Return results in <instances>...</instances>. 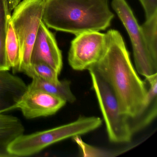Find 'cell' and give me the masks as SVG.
<instances>
[{"label": "cell", "mask_w": 157, "mask_h": 157, "mask_svg": "<svg viewBox=\"0 0 157 157\" xmlns=\"http://www.w3.org/2000/svg\"><path fill=\"white\" fill-rule=\"evenodd\" d=\"M90 69L95 71L109 84L123 114L129 118L139 114L147 88L134 68L123 36L118 31H107L102 54Z\"/></svg>", "instance_id": "6da1fadb"}, {"label": "cell", "mask_w": 157, "mask_h": 157, "mask_svg": "<svg viewBox=\"0 0 157 157\" xmlns=\"http://www.w3.org/2000/svg\"><path fill=\"white\" fill-rule=\"evenodd\" d=\"M114 17L108 0H45L42 21L48 28L76 36L105 30Z\"/></svg>", "instance_id": "7a4b0ae2"}, {"label": "cell", "mask_w": 157, "mask_h": 157, "mask_svg": "<svg viewBox=\"0 0 157 157\" xmlns=\"http://www.w3.org/2000/svg\"><path fill=\"white\" fill-rule=\"evenodd\" d=\"M102 123L101 118L97 117H80L69 124L30 135H22L10 144L9 151L14 157L32 156L61 140L96 130Z\"/></svg>", "instance_id": "3957f363"}, {"label": "cell", "mask_w": 157, "mask_h": 157, "mask_svg": "<svg viewBox=\"0 0 157 157\" xmlns=\"http://www.w3.org/2000/svg\"><path fill=\"white\" fill-rule=\"evenodd\" d=\"M45 1L23 0L13 9L11 21L20 48L17 72L23 73L31 65V54L42 21Z\"/></svg>", "instance_id": "277c9868"}, {"label": "cell", "mask_w": 157, "mask_h": 157, "mask_svg": "<svg viewBox=\"0 0 157 157\" xmlns=\"http://www.w3.org/2000/svg\"><path fill=\"white\" fill-rule=\"evenodd\" d=\"M94 91L111 142L121 144L131 141L129 117L123 114L116 97L109 84L92 69L89 70Z\"/></svg>", "instance_id": "5b68a950"}, {"label": "cell", "mask_w": 157, "mask_h": 157, "mask_svg": "<svg viewBox=\"0 0 157 157\" xmlns=\"http://www.w3.org/2000/svg\"><path fill=\"white\" fill-rule=\"evenodd\" d=\"M112 6L125 28L133 48L136 70L145 78L157 73V61L147 47L140 25L126 0H113Z\"/></svg>", "instance_id": "8992f818"}, {"label": "cell", "mask_w": 157, "mask_h": 157, "mask_svg": "<svg viewBox=\"0 0 157 157\" xmlns=\"http://www.w3.org/2000/svg\"><path fill=\"white\" fill-rule=\"evenodd\" d=\"M105 33L86 32L76 35L71 44L68 60L77 71L89 70L101 57L105 44Z\"/></svg>", "instance_id": "52a82bcc"}, {"label": "cell", "mask_w": 157, "mask_h": 157, "mask_svg": "<svg viewBox=\"0 0 157 157\" xmlns=\"http://www.w3.org/2000/svg\"><path fill=\"white\" fill-rule=\"evenodd\" d=\"M62 98L39 89L27 90L18 105L27 119L55 114L66 105Z\"/></svg>", "instance_id": "ba28073f"}, {"label": "cell", "mask_w": 157, "mask_h": 157, "mask_svg": "<svg viewBox=\"0 0 157 157\" xmlns=\"http://www.w3.org/2000/svg\"><path fill=\"white\" fill-rule=\"evenodd\" d=\"M42 62L53 68L59 74L63 67L62 53L53 33L41 22L33 47L31 63Z\"/></svg>", "instance_id": "9c48e42d"}, {"label": "cell", "mask_w": 157, "mask_h": 157, "mask_svg": "<svg viewBox=\"0 0 157 157\" xmlns=\"http://www.w3.org/2000/svg\"><path fill=\"white\" fill-rule=\"evenodd\" d=\"M27 86L21 78L9 71H0V114L18 108Z\"/></svg>", "instance_id": "30bf717a"}, {"label": "cell", "mask_w": 157, "mask_h": 157, "mask_svg": "<svg viewBox=\"0 0 157 157\" xmlns=\"http://www.w3.org/2000/svg\"><path fill=\"white\" fill-rule=\"evenodd\" d=\"M24 132V126L19 118L0 114V157H14L9 151V147Z\"/></svg>", "instance_id": "8fae6325"}, {"label": "cell", "mask_w": 157, "mask_h": 157, "mask_svg": "<svg viewBox=\"0 0 157 157\" xmlns=\"http://www.w3.org/2000/svg\"><path fill=\"white\" fill-rule=\"evenodd\" d=\"M32 82L27 86L29 89H39L58 96L71 103L76 101V98L71 89V82L68 80L59 81L58 82H49L36 77L32 78Z\"/></svg>", "instance_id": "7c38bea8"}, {"label": "cell", "mask_w": 157, "mask_h": 157, "mask_svg": "<svg viewBox=\"0 0 157 157\" xmlns=\"http://www.w3.org/2000/svg\"><path fill=\"white\" fill-rule=\"evenodd\" d=\"M11 12L8 0H0V71H9V65L5 49V40Z\"/></svg>", "instance_id": "4fadbf2b"}, {"label": "cell", "mask_w": 157, "mask_h": 157, "mask_svg": "<svg viewBox=\"0 0 157 157\" xmlns=\"http://www.w3.org/2000/svg\"><path fill=\"white\" fill-rule=\"evenodd\" d=\"M5 49L10 67L12 68L13 71L17 72L20 63V45L11 20L6 35Z\"/></svg>", "instance_id": "5bb4252c"}, {"label": "cell", "mask_w": 157, "mask_h": 157, "mask_svg": "<svg viewBox=\"0 0 157 157\" xmlns=\"http://www.w3.org/2000/svg\"><path fill=\"white\" fill-rule=\"evenodd\" d=\"M140 26L148 49L152 58L157 61V12Z\"/></svg>", "instance_id": "9a60e30c"}, {"label": "cell", "mask_w": 157, "mask_h": 157, "mask_svg": "<svg viewBox=\"0 0 157 157\" xmlns=\"http://www.w3.org/2000/svg\"><path fill=\"white\" fill-rule=\"evenodd\" d=\"M23 73L31 78L36 77L49 82L57 83L59 81V74L53 68L44 62L31 64Z\"/></svg>", "instance_id": "2e32d148"}, {"label": "cell", "mask_w": 157, "mask_h": 157, "mask_svg": "<svg viewBox=\"0 0 157 157\" xmlns=\"http://www.w3.org/2000/svg\"><path fill=\"white\" fill-rule=\"evenodd\" d=\"M74 141L77 143L79 147L81 150V153L82 156H95V157H108V156H114L117 155V153H120V152L117 151H110L105 150L101 149L96 147L90 146L87 143H85L82 140L80 136H76L72 138Z\"/></svg>", "instance_id": "e0dca14e"}, {"label": "cell", "mask_w": 157, "mask_h": 157, "mask_svg": "<svg viewBox=\"0 0 157 157\" xmlns=\"http://www.w3.org/2000/svg\"><path fill=\"white\" fill-rule=\"evenodd\" d=\"M145 11L146 20L157 12V0H139Z\"/></svg>", "instance_id": "ac0fdd59"}, {"label": "cell", "mask_w": 157, "mask_h": 157, "mask_svg": "<svg viewBox=\"0 0 157 157\" xmlns=\"http://www.w3.org/2000/svg\"><path fill=\"white\" fill-rule=\"evenodd\" d=\"M9 6L11 10H13V9L21 2V0H8Z\"/></svg>", "instance_id": "d6986e66"}]
</instances>
